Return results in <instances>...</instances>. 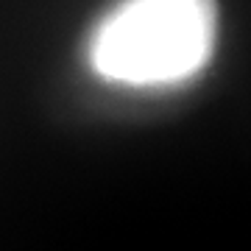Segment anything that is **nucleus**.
Masks as SVG:
<instances>
[{
    "mask_svg": "<svg viewBox=\"0 0 251 251\" xmlns=\"http://www.w3.org/2000/svg\"><path fill=\"white\" fill-rule=\"evenodd\" d=\"M215 36V0H120L92 31L87 59L106 81L165 87L196 75Z\"/></svg>",
    "mask_w": 251,
    "mask_h": 251,
    "instance_id": "obj_1",
    "label": "nucleus"
}]
</instances>
